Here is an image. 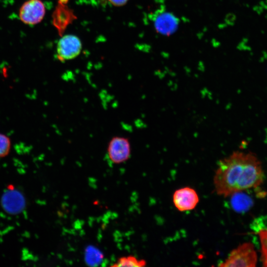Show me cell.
<instances>
[{"label": "cell", "mask_w": 267, "mask_h": 267, "mask_svg": "<svg viewBox=\"0 0 267 267\" xmlns=\"http://www.w3.org/2000/svg\"><path fill=\"white\" fill-rule=\"evenodd\" d=\"M265 179L262 164L252 153L236 151L220 160L214 177L216 193L227 197L261 185Z\"/></svg>", "instance_id": "cell-1"}, {"label": "cell", "mask_w": 267, "mask_h": 267, "mask_svg": "<svg viewBox=\"0 0 267 267\" xmlns=\"http://www.w3.org/2000/svg\"><path fill=\"white\" fill-rule=\"evenodd\" d=\"M257 263V254L254 245L246 242L232 250L218 266L221 267H254Z\"/></svg>", "instance_id": "cell-2"}, {"label": "cell", "mask_w": 267, "mask_h": 267, "mask_svg": "<svg viewBox=\"0 0 267 267\" xmlns=\"http://www.w3.org/2000/svg\"><path fill=\"white\" fill-rule=\"evenodd\" d=\"M45 14V5L41 0H26L22 4L18 11L20 20L29 26L40 23Z\"/></svg>", "instance_id": "cell-3"}, {"label": "cell", "mask_w": 267, "mask_h": 267, "mask_svg": "<svg viewBox=\"0 0 267 267\" xmlns=\"http://www.w3.org/2000/svg\"><path fill=\"white\" fill-rule=\"evenodd\" d=\"M107 155L113 164H120L126 162L131 155V146L129 139L124 136H115L108 143Z\"/></svg>", "instance_id": "cell-4"}, {"label": "cell", "mask_w": 267, "mask_h": 267, "mask_svg": "<svg viewBox=\"0 0 267 267\" xmlns=\"http://www.w3.org/2000/svg\"><path fill=\"white\" fill-rule=\"evenodd\" d=\"M79 38L73 35H66L59 40L56 47V57L60 61L73 59L77 57L82 50Z\"/></svg>", "instance_id": "cell-5"}, {"label": "cell", "mask_w": 267, "mask_h": 267, "mask_svg": "<svg viewBox=\"0 0 267 267\" xmlns=\"http://www.w3.org/2000/svg\"><path fill=\"white\" fill-rule=\"evenodd\" d=\"M69 0H58L52 15V23L59 35L62 36L67 27L77 18L73 10L67 5Z\"/></svg>", "instance_id": "cell-6"}, {"label": "cell", "mask_w": 267, "mask_h": 267, "mask_svg": "<svg viewBox=\"0 0 267 267\" xmlns=\"http://www.w3.org/2000/svg\"><path fill=\"white\" fill-rule=\"evenodd\" d=\"M199 201V196L193 188L184 187L176 190L173 195V202L178 210L180 212L194 209Z\"/></svg>", "instance_id": "cell-7"}, {"label": "cell", "mask_w": 267, "mask_h": 267, "mask_svg": "<svg viewBox=\"0 0 267 267\" xmlns=\"http://www.w3.org/2000/svg\"><path fill=\"white\" fill-rule=\"evenodd\" d=\"M155 31L162 35L169 36L178 30L179 20L173 13L165 11L158 12L154 17Z\"/></svg>", "instance_id": "cell-8"}, {"label": "cell", "mask_w": 267, "mask_h": 267, "mask_svg": "<svg viewBox=\"0 0 267 267\" xmlns=\"http://www.w3.org/2000/svg\"><path fill=\"white\" fill-rule=\"evenodd\" d=\"M23 200L22 195L11 188L3 195L2 205L8 212L16 214L22 210L24 206Z\"/></svg>", "instance_id": "cell-9"}, {"label": "cell", "mask_w": 267, "mask_h": 267, "mask_svg": "<svg viewBox=\"0 0 267 267\" xmlns=\"http://www.w3.org/2000/svg\"><path fill=\"white\" fill-rule=\"evenodd\" d=\"M146 265L144 260H138L134 256L129 255L124 256L118 259L116 262L112 265V267H144Z\"/></svg>", "instance_id": "cell-10"}, {"label": "cell", "mask_w": 267, "mask_h": 267, "mask_svg": "<svg viewBox=\"0 0 267 267\" xmlns=\"http://www.w3.org/2000/svg\"><path fill=\"white\" fill-rule=\"evenodd\" d=\"M11 140L8 136L0 133V158L7 156L11 149Z\"/></svg>", "instance_id": "cell-11"}, {"label": "cell", "mask_w": 267, "mask_h": 267, "mask_svg": "<svg viewBox=\"0 0 267 267\" xmlns=\"http://www.w3.org/2000/svg\"><path fill=\"white\" fill-rule=\"evenodd\" d=\"M129 0H108L113 6H122L125 5Z\"/></svg>", "instance_id": "cell-12"}]
</instances>
